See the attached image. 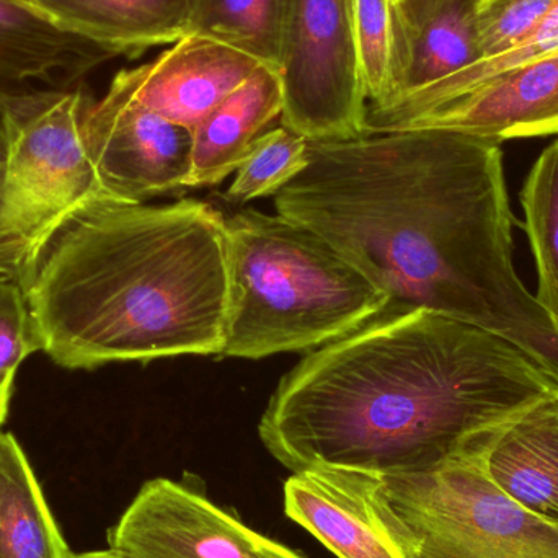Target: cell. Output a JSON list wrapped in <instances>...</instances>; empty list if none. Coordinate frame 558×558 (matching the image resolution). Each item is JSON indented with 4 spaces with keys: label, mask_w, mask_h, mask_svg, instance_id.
Returning <instances> with one entry per match:
<instances>
[{
    "label": "cell",
    "mask_w": 558,
    "mask_h": 558,
    "mask_svg": "<svg viewBox=\"0 0 558 558\" xmlns=\"http://www.w3.org/2000/svg\"><path fill=\"white\" fill-rule=\"evenodd\" d=\"M390 299L485 328L558 384V328L514 270L504 150L442 130L308 141L307 167L275 195Z\"/></svg>",
    "instance_id": "obj_1"
},
{
    "label": "cell",
    "mask_w": 558,
    "mask_h": 558,
    "mask_svg": "<svg viewBox=\"0 0 558 558\" xmlns=\"http://www.w3.org/2000/svg\"><path fill=\"white\" fill-rule=\"evenodd\" d=\"M558 390L517 344L429 308H387L279 380L258 435L292 472L425 474L484 462Z\"/></svg>",
    "instance_id": "obj_2"
},
{
    "label": "cell",
    "mask_w": 558,
    "mask_h": 558,
    "mask_svg": "<svg viewBox=\"0 0 558 558\" xmlns=\"http://www.w3.org/2000/svg\"><path fill=\"white\" fill-rule=\"evenodd\" d=\"M41 351L65 369L221 356L228 226L198 199L100 196L75 211L22 282Z\"/></svg>",
    "instance_id": "obj_3"
},
{
    "label": "cell",
    "mask_w": 558,
    "mask_h": 558,
    "mask_svg": "<svg viewBox=\"0 0 558 558\" xmlns=\"http://www.w3.org/2000/svg\"><path fill=\"white\" fill-rule=\"evenodd\" d=\"M229 291L221 356L317 350L390 307V299L307 226L245 209L226 218Z\"/></svg>",
    "instance_id": "obj_4"
},
{
    "label": "cell",
    "mask_w": 558,
    "mask_h": 558,
    "mask_svg": "<svg viewBox=\"0 0 558 558\" xmlns=\"http://www.w3.org/2000/svg\"><path fill=\"white\" fill-rule=\"evenodd\" d=\"M90 100L82 88L0 94V268L20 284L59 228L105 196L82 131Z\"/></svg>",
    "instance_id": "obj_5"
},
{
    "label": "cell",
    "mask_w": 558,
    "mask_h": 558,
    "mask_svg": "<svg viewBox=\"0 0 558 558\" xmlns=\"http://www.w3.org/2000/svg\"><path fill=\"white\" fill-rule=\"evenodd\" d=\"M380 481L412 558H558L557 524L511 500L484 462Z\"/></svg>",
    "instance_id": "obj_6"
},
{
    "label": "cell",
    "mask_w": 558,
    "mask_h": 558,
    "mask_svg": "<svg viewBox=\"0 0 558 558\" xmlns=\"http://www.w3.org/2000/svg\"><path fill=\"white\" fill-rule=\"evenodd\" d=\"M279 77L282 126L311 143L366 136L354 0H295Z\"/></svg>",
    "instance_id": "obj_7"
},
{
    "label": "cell",
    "mask_w": 558,
    "mask_h": 558,
    "mask_svg": "<svg viewBox=\"0 0 558 558\" xmlns=\"http://www.w3.org/2000/svg\"><path fill=\"white\" fill-rule=\"evenodd\" d=\"M85 149L101 192L118 202L189 189L193 131L147 110L110 85L84 114Z\"/></svg>",
    "instance_id": "obj_8"
},
{
    "label": "cell",
    "mask_w": 558,
    "mask_h": 558,
    "mask_svg": "<svg viewBox=\"0 0 558 558\" xmlns=\"http://www.w3.org/2000/svg\"><path fill=\"white\" fill-rule=\"evenodd\" d=\"M107 541L108 549L130 558H304L166 477L141 487Z\"/></svg>",
    "instance_id": "obj_9"
},
{
    "label": "cell",
    "mask_w": 558,
    "mask_h": 558,
    "mask_svg": "<svg viewBox=\"0 0 558 558\" xmlns=\"http://www.w3.org/2000/svg\"><path fill=\"white\" fill-rule=\"evenodd\" d=\"M284 513L338 558H412L379 475L347 469L292 472Z\"/></svg>",
    "instance_id": "obj_10"
},
{
    "label": "cell",
    "mask_w": 558,
    "mask_h": 558,
    "mask_svg": "<svg viewBox=\"0 0 558 558\" xmlns=\"http://www.w3.org/2000/svg\"><path fill=\"white\" fill-rule=\"evenodd\" d=\"M260 65L225 43L185 35L154 61L118 72L111 85L193 131Z\"/></svg>",
    "instance_id": "obj_11"
},
{
    "label": "cell",
    "mask_w": 558,
    "mask_h": 558,
    "mask_svg": "<svg viewBox=\"0 0 558 558\" xmlns=\"http://www.w3.org/2000/svg\"><path fill=\"white\" fill-rule=\"evenodd\" d=\"M442 130L504 141L558 134V51L495 75L396 131Z\"/></svg>",
    "instance_id": "obj_12"
},
{
    "label": "cell",
    "mask_w": 558,
    "mask_h": 558,
    "mask_svg": "<svg viewBox=\"0 0 558 558\" xmlns=\"http://www.w3.org/2000/svg\"><path fill=\"white\" fill-rule=\"evenodd\" d=\"M118 54L59 28L22 0H0V94L28 81L69 85Z\"/></svg>",
    "instance_id": "obj_13"
},
{
    "label": "cell",
    "mask_w": 558,
    "mask_h": 558,
    "mask_svg": "<svg viewBox=\"0 0 558 558\" xmlns=\"http://www.w3.org/2000/svg\"><path fill=\"white\" fill-rule=\"evenodd\" d=\"M282 85L277 69L260 65L193 130L189 189L228 179L271 121L281 118Z\"/></svg>",
    "instance_id": "obj_14"
},
{
    "label": "cell",
    "mask_w": 558,
    "mask_h": 558,
    "mask_svg": "<svg viewBox=\"0 0 558 558\" xmlns=\"http://www.w3.org/2000/svg\"><path fill=\"white\" fill-rule=\"evenodd\" d=\"M65 32L137 56L186 35L192 0H22Z\"/></svg>",
    "instance_id": "obj_15"
},
{
    "label": "cell",
    "mask_w": 558,
    "mask_h": 558,
    "mask_svg": "<svg viewBox=\"0 0 558 558\" xmlns=\"http://www.w3.org/2000/svg\"><path fill=\"white\" fill-rule=\"evenodd\" d=\"M484 468L511 500L558 526V390L501 435Z\"/></svg>",
    "instance_id": "obj_16"
},
{
    "label": "cell",
    "mask_w": 558,
    "mask_h": 558,
    "mask_svg": "<svg viewBox=\"0 0 558 558\" xmlns=\"http://www.w3.org/2000/svg\"><path fill=\"white\" fill-rule=\"evenodd\" d=\"M484 59L477 28V0H446L422 28L405 35L402 65L383 111L433 87Z\"/></svg>",
    "instance_id": "obj_17"
},
{
    "label": "cell",
    "mask_w": 558,
    "mask_h": 558,
    "mask_svg": "<svg viewBox=\"0 0 558 558\" xmlns=\"http://www.w3.org/2000/svg\"><path fill=\"white\" fill-rule=\"evenodd\" d=\"M20 442L0 432V558H72Z\"/></svg>",
    "instance_id": "obj_18"
},
{
    "label": "cell",
    "mask_w": 558,
    "mask_h": 558,
    "mask_svg": "<svg viewBox=\"0 0 558 558\" xmlns=\"http://www.w3.org/2000/svg\"><path fill=\"white\" fill-rule=\"evenodd\" d=\"M295 0H192L186 35L225 43L267 68H281Z\"/></svg>",
    "instance_id": "obj_19"
},
{
    "label": "cell",
    "mask_w": 558,
    "mask_h": 558,
    "mask_svg": "<svg viewBox=\"0 0 558 558\" xmlns=\"http://www.w3.org/2000/svg\"><path fill=\"white\" fill-rule=\"evenodd\" d=\"M520 199L539 279L534 298L558 328V140L531 167Z\"/></svg>",
    "instance_id": "obj_20"
},
{
    "label": "cell",
    "mask_w": 558,
    "mask_h": 558,
    "mask_svg": "<svg viewBox=\"0 0 558 558\" xmlns=\"http://www.w3.org/2000/svg\"><path fill=\"white\" fill-rule=\"evenodd\" d=\"M354 28L367 108L383 107L392 95L405 46L397 0H354Z\"/></svg>",
    "instance_id": "obj_21"
},
{
    "label": "cell",
    "mask_w": 558,
    "mask_h": 558,
    "mask_svg": "<svg viewBox=\"0 0 558 558\" xmlns=\"http://www.w3.org/2000/svg\"><path fill=\"white\" fill-rule=\"evenodd\" d=\"M308 141L301 134L279 126L262 134L251 153L235 170L234 182L226 198L247 203L262 196L277 195L307 167Z\"/></svg>",
    "instance_id": "obj_22"
},
{
    "label": "cell",
    "mask_w": 558,
    "mask_h": 558,
    "mask_svg": "<svg viewBox=\"0 0 558 558\" xmlns=\"http://www.w3.org/2000/svg\"><path fill=\"white\" fill-rule=\"evenodd\" d=\"M558 0H477V28L484 59L523 43L544 22ZM482 61V59H481Z\"/></svg>",
    "instance_id": "obj_23"
},
{
    "label": "cell",
    "mask_w": 558,
    "mask_h": 558,
    "mask_svg": "<svg viewBox=\"0 0 558 558\" xmlns=\"http://www.w3.org/2000/svg\"><path fill=\"white\" fill-rule=\"evenodd\" d=\"M41 350L22 284L0 279V387H13L20 364Z\"/></svg>",
    "instance_id": "obj_24"
},
{
    "label": "cell",
    "mask_w": 558,
    "mask_h": 558,
    "mask_svg": "<svg viewBox=\"0 0 558 558\" xmlns=\"http://www.w3.org/2000/svg\"><path fill=\"white\" fill-rule=\"evenodd\" d=\"M446 0H397L405 35L416 32Z\"/></svg>",
    "instance_id": "obj_25"
},
{
    "label": "cell",
    "mask_w": 558,
    "mask_h": 558,
    "mask_svg": "<svg viewBox=\"0 0 558 558\" xmlns=\"http://www.w3.org/2000/svg\"><path fill=\"white\" fill-rule=\"evenodd\" d=\"M72 558H130L123 556L121 553H117L113 549H105V550H92V553L84 554H74Z\"/></svg>",
    "instance_id": "obj_26"
},
{
    "label": "cell",
    "mask_w": 558,
    "mask_h": 558,
    "mask_svg": "<svg viewBox=\"0 0 558 558\" xmlns=\"http://www.w3.org/2000/svg\"><path fill=\"white\" fill-rule=\"evenodd\" d=\"M13 387H0V425L5 422L9 413L10 397H12Z\"/></svg>",
    "instance_id": "obj_27"
},
{
    "label": "cell",
    "mask_w": 558,
    "mask_h": 558,
    "mask_svg": "<svg viewBox=\"0 0 558 558\" xmlns=\"http://www.w3.org/2000/svg\"><path fill=\"white\" fill-rule=\"evenodd\" d=\"M3 278H12V275L7 274L5 270H2V268H0V279H3Z\"/></svg>",
    "instance_id": "obj_28"
},
{
    "label": "cell",
    "mask_w": 558,
    "mask_h": 558,
    "mask_svg": "<svg viewBox=\"0 0 558 558\" xmlns=\"http://www.w3.org/2000/svg\"><path fill=\"white\" fill-rule=\"evenodd\" d=\"M3 279H5V278H3Z\"/></svg>",
    "instance_id": "obj_29"
}]
</instances>
